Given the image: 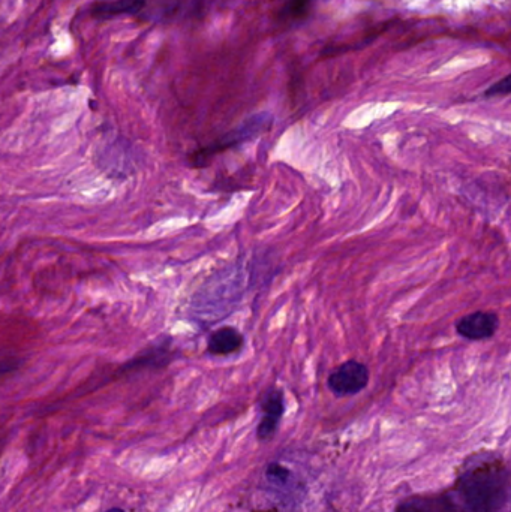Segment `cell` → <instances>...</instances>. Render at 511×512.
<instances>
[{"mask_svg": "<svg viewBox=\"0 0 511 512\" xmlns=\"http://www.w3.org/2000/svg\"><path fill=\"white\" fill-rule=\"evenodd\" d=\"M17 367V360H2L0 361V375H5V373H11L12 370L17 369Z\"/></svg>", "mask_w": 511, "mask_h": 512, "instance_id": "14", "label": "cell"}, {"mask_svg": "<svg viewBox=\"0 0 511 512\" xmlns=\"http://www.w3.org/2000/svg\"><path fill=\"white\" fill-rule=\"evenodd\" d=\"M263 418L257 427V438L261 442L270 441L278 432L279 424L285 412V396L282 390L272 388L261 403Z\"/></svg>", "mask_w": 511, "mask_h": 512, "instance_id": "6", "label": "cell"}, {"mask_svg": "<svg viewBox=\"0 0 511 512\" xmlns=\"http://www.w3.org/2000/svg\"><path fill=\"white\" fill-rule=\"evenodd\" d=\"M173 360V351L170 349V343L165 342L162 345L153 346L147 349L144 354L138 355L134 360L129 361L125 370L149 369V367H164Z\"/></svg>", "mask_w": 511, "mask_h": 512, "instance_id": "10", "label": "cell"}, {"mask_svg": "<svg viewBox=\"0 0 511 512\" xmlns=\"http://www.w3.org/2000/svg\"><path fill=\"white\" fill-rule=\"evenodd\" d=\"M273 117L269 113L255 114V116L249 117L246 122H243L239 128L233 129L228 132L224 137L219 138L215 143L210 146L203 147V149L197 150L194 155H191V164L197 168L206 167L209 165L210 159L218 153L225 152V150L231 149V147L239 146V144L245 143V141L251 140V138L257 137L261 132L267 131L272 125Z\"/></svg>", "mask_w": 511, "mask_h": 512, "instance_id": "3", "label": "cell"}, {"mask_svg": "<svg viewBox=\"0 0 511 512\" xmlns=\"http://www.w3.org/2000/svg\"><path fill=\"white\" fill-rule=\"evenodd\" d=\"M312 0H288L285 8L282 9L284 11L285 17L290 18H300L305 17L308 14L309 8H311Z\"/></svg>", "mask_w": 511, "mask_h": 512, "instance_id": "11", "label": "cell"}, {"mask_svg": "<svg viewBox=\"0 0 511 512\" xmlns=\"http://www.w3.org/2000/svg\"><path fill=\"white\" fill-rule=\"evenodd\" d=\"M105 512H125V510H122V508H113V510H108Z\"/></svg>", "mask_w": 511, "mask_h": 512, "instance_id": "15", "label": "cell"}, {"mask_svg": "<svg viewBox=\"0 0 511 512\" xmlns=\"http://www.w3.org/2000/svg\"><path fill=\"white\" fill-rule=\"evenodd\" d=\"M511 83L510 75H506L503 80L497 81L492 84L485 92V98H495V96H507L510 95Z\"/></svg>", "mask_w": 511, "mask_h": 512, "instance_id": "13", "label": "cell"}, {"mask_svg": "<svg viewBox=\"0 0 511 512\" xmlns=\"http://www.w3.org/2000/svg\"><path fill=\"white\" fill-rule=\"evenodd\" d=\"M500 327V318L494 312H479L470 313L456 322V331L459 336L473 342L479 340H488L495 336V333Z\"/></svg>", "mask_w": 511, "mask_h": 512, "instance_id": "5", "label": "cell"}, {"mask_svg": "<svg viewBox=\"0 0 511 512\" xmlns=\"http://www.w3.org/2000/svg\"><path fill=\"white\" fill-rule=\"evenodd\" d=\"M245 345V337L234 327H222L210 334L207 352L216 357L236 354Z\"/></svg>", "mask_w": 511, "mask_h": 512, "instance_id": "8", "label": "cell"}, {"mask_svg": "<svg viewBox=\"0 0 511 512\" xmlns=\"http://www.w3.org/2000/svg\"><path fill=\"white\" fill-rule=\"evenodd\" d=\"M143 0H98L89 6L90 17L95 20H114L120 17H138Z\"/></svg>", "mask_w": 511, "mask_h": 512, "instance_id": "7", "label": "cell"}, {"mask_svg": "<svg viewBox=\"0 0 511 512\" xmlns=\"http://www.w3.org/2000/svg\"><path fill=\"white\" fill-rule=\"evenodd\" d=\"M369 384V369L357 360H348L336 367L327 379L330 391L336 397L362 393Z\"/></svg>", "mask_w": 511, "mask_h": 512, "instance_id": "4", "label": "cell"}, {"mask_svg": "<svg viewBox=\"0 0 511 512\" xmlns=\"http://www.w3.org/2000/svg\"><path fill=\"white\" fill-rule=\"evenodd\" d=\"M266 475L273 483L285 484L290 480L291 472L290 469L285 468V466L272 463V465L267 468Z\"/></svg>", "mask_w": 511, "mask_h": 512, "instance_id": "12", "label": "cell"}, {"mask_svg": "<svg viewBox=\"0 0 511 512\" xmlns=\"http://www.w3.org/2000/svg\"><path fill=\"white\" fill-rule=\"evenodd\" d=\"M459 512H507L510 471L497 454L474 456L462 466L450 492Z\"/></svg>", "mask_w": 511, "mask_h": 512, "instance_id": "1", "label": "cell"}, {"mask_svg": "<svg viewBox=\"0 0 511 512\" xmlns=\"http://www.w3.org/2000/svg\"><path fill=\"white\" fill-rule=\"evenodd\" d=\"M396 512H459L450 493L443 495L416 496L402 502Z\"/></svg>", "mask_w": 511, "mask_h": 512, "instance_id": "9", "label": "cell"}, {"mask_svg": "<svg viewBox=\"0 0 511 512\" xmlns=\"http://www.w3.org/2000/svg\"><path fill=\"white\" fill-rule=\"evenodd\" d=\"M219 0H143L138 20L170 24L203 17Z\"/></svg>", "mask_w": 511, "mask_h": 512, "instance_id": "2", "label": "cell"}]
</instances>
